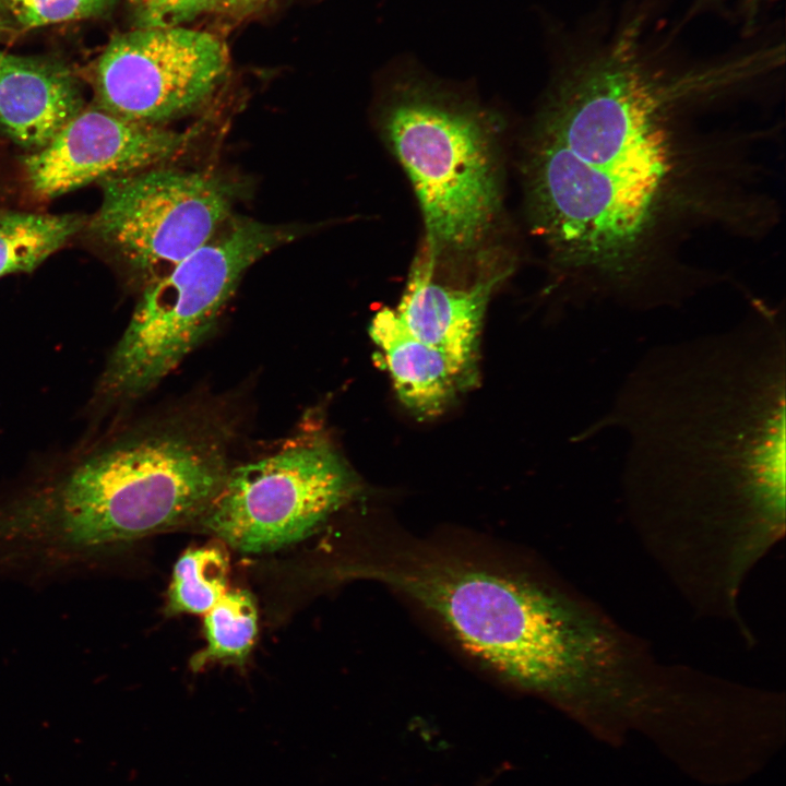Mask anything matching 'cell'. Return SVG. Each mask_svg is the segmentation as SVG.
I'll return each mask as SVG.
<instances>
[{
    "label": "cell",
    "instance_id": "obj_3",
    "mask_svg": "<svg viewBox=\"0 0 786 786\" xmlns=\"http://www.w3.org/2000/svg\"><path fill=\"white\" fill-rule=\"evenodd\" d=\"M347 569L408 598L478 664L583 725L620 706L642 672L638 638L544 579L420 545L377 549Z\"/></svg>",
    "mask_w": 786,
    "mask_h": 786
},
{
    "label": "cell",
    "instance_id": "obj_13",
    "mask_svg": "<svg viewBox=\"0 0 786 786\" xmlns=\"http://www.w3.org/2000/svg\"><path fill=\"white\" fill-rule=\"evenodd\" d=\"M84 107L68 68L0 50V128L15 144L43 147Z\"/></svg>",
    "mask_w": 786,
    "mask_h": 786
},
{
    "label": "cell",
    "instance_id": "obj_8",
    "mask_svg": "<svg viewBox=\"0 0 786 786\" xmlns=\"http://www.w3.org/2000/svg\"><path fill=\"white\" fill-rule=\"evenodd\" d=\"M100 187L90 231L143 286L212 239L233 218L240 193L226 175L168 164Z\"/></svg>",
    "mask_w": 786,
    "mask_h": 786
},
{
    "label": "cell",
    "instance_id": "obj_4",
    "mask_svg": "<svg viewBox=\"0 0 786 786\" xmlns=\"http://www.w3.org/2000/svg\"><path fill=\"white\" fill-rule=\"evenodd\" d=\"M217 420L180 415L80 456L11 502L25 541L91 551L196 522L231 467Z\"/></svg>",
    "mask_w": 786,
    "mask_h": 786
},
{
    "label": "cell",
    "instance_id": "obj_20",
    "mask_svg": "<svg viewBox=\"0 0 786 786\" xmlns=\"http://www.w3.org/2000/svg\"><path fill=\"white\" fill-rule=\"evenodd\" d=\"M9 26H11V24L4 12L2 0H0V33L5 31Z\"/></svg>",
    "mask_w": 786,
    "mask_h": 786
},
{
    "label": "cell",
    "instance_id": "obj_10",
    "mask_svg": "<svg viewBox=\"0 0 786 786\" xmlns=\"http://www.w3.org/2000/svg\"><path fill=\"white\" fill-rule=\"evenodd\" d=\"M199 129L174 130L127 120L96 105L84 107L43 147L24 158L34 194L52 199L93 182L167 165Z\"/></svg>",
    "mask_w": 786,
    "mask_h": 786
},
{
    "label": "cell",
    "instance_id": "obj_21",
    "mask_svg": "<svg viewBox=\"0 0 786 786\" xmlns=\"http://www.w3.org/2000/svg\"><path fill=\"white\" fill-rule=\"evenodd\" d=\"M478 786H486V785H484V784H480V785H478Z\"/></svg>",
    "mask_w": 786,
    "mask_h": 786
},
{
    "label": "cell",
    "instance_id": "obj_6",
    "mask_svg": "<svg viewBox=\"0 0 786 786\" xmlns=\"http://www.w3.org/2000/svg\"><path fill=\"white\" fill-rule=\"evenodd\" d=\"M298 234L296 227L233 217L206 243L144 285L97 395L123 402L155 388L210 333L247 270Z\"/></svg>",
    "mask_w": 786,
    "mask_h": 786
},
{
    "label": "cell",
    "instance_id": "obj_9",
    "mask_svg": "<svg viewBox=\"0 0 786 786\" xmlns=\"http://www.w3.org/2000/svg\"><path fill=\"white\" fill-rule=\"evenodd\" d=\"M229 71L227 45L213 33L135 27L115 35L98 57L94 105L127 120L166 126L206 104Z\"/></svg>",
    "mask_w": 786,
    "mask_h": 786
},
{
    "label": "cell",
    "instance_id": "obj_2",
    "mask_svg": "<svg viewBox=\"0 0 786 786\" xmlns=\"http://www.w3.org/2000/svg\"><path fill=\"white\" fill-rule=\"evenodd\" d=\"M748 300L725 331L648 348L574 438L622 432L628 516L701 592L738 593L785 532V310Z\"/></svg>",
    "mask_w": 786,
    "mask_h": 786
},
{
    "label": "cell",
    "instance_id": "obj_14",
    "mask_svg": "<svg viewBox=\"0 0 786 786\" xmlns=\"http://www.w3.org/2000/svg\"><path fill=\"white\" fill-rule=\"evenodd\" d=\"M84 226L78 214L0 213V278L34 271Z\"/></svg>",
    "mask_w": 786,
    "mask_h": 786
},
{
    "label": "cell",
    "instance_id": "obj_12",
    "mask_svg": "<svg viewBox=\"0 0 786 786\" xmlns=\"http://www.w3.org/2000/svg\"><path fill=\"white\" fill-rule=\"evenodd\" d=\"M369 335L400 401L420 419L440 415L476 383L478 368L418 338L395 309L379 310L369 324Z\"/></svg>",
    "mask_w": 786,
    "mask_h": 786
},
{
    "label": "cell",
    "instance_id": "obj_19",
    "mask_svg": "<svg viewBox=\"0 0 786 786\" xmlns=\"http://www.w3.org/2000/svg\"><path fill=\"white\" fill-rule=\"evenodd\" d=\"M278 0H219L215 14L231 21L245 20Z\"/></svg>",
    "mask_w": 786,
    "mask_h": 786
},
{
    "label": "cell",
    "instance_id": "obj_18",
    "mask_svg": "<svg viewBox=\"0 0 786 786\" xmlns=\"http://www.w3.org/2000/svg\"><path fill=\"white\" fill-rule=\"evenodd\" d=\"M219 0H132L136 27L184 26L215 13Z\"/></svg>",
    "mask_w": 786,
    "mask_h": 786
},
{
    "label": "cell",
    "instance_id": "obj_7",
    "mask_svg": "<svg viewBox=\"0 0 786 786\" xmlns=\"http://www.w3.org/2000/svg\"><path fill=\"white\" fill-rule=\"evenodd\" d=\"M358 489L331 440L306 434L269 455L231 466L195 523L239 551H272L313 533Z\"/></svg>",
    "mask_w": 786,
    "mask_h": 786
},
{
    "label": "cell",
    "instance_id": "obj_1",
    "mask_svg": "<svg viewBox=\"0 0 786 786\" xmlns=\"http://www.w3.org/2000/svg\"><path fill=\"white\" fill-rule=\"evenodd\" d=\"M750 78L730 52L687 60L643 17L565 56L528 136L533 234L574 306L680 308L713 286L687 259L710 236L777 218L771 117L729 112Z\"/></svg>",
    "mask_w": 786,
    "mask_h": 786
},
{
    "label": "cell",
    "instance_id": "obj_16",
    "mask_svg": "<svg viewBox=\"0 0 786 786\" xmlns=\"http://www.w3.org/2000/svg\"><path fill=\"white\" fill-rule=\"evenodd\" d=\"M228 570V558L218 547L187 550L174 568L167 611L206 614L226 594Z\"/></svg>",
    "mask_w": 786,
    "mask_h": 786
},
{
    "label": "cell",
    "instance_id": "obj_5",
    "mask_svg": "<svg viewBox=\"0 0 786 786\" xmlns=\"http://www.w3.org/2000/svg\"><path fill=\"white\" fill-rule=\"evenodd\" d=\"M377 123L417 195L428 252L437 260L480 253L502 203L500 129L491 112L407 68L384 81Z\"/></svg>",
    "mask_w": 786,
    "mask_h": 786
},
{
    "label": "cell",
    "instance_id": "obj_11",
    "mask_svg": "<svg viewBox=\"0 0 786 786\" xmlns=\"http://www.w3.org/2000/svg\"><path fill=\"white\" fill-rule=\"evenodd\" d=\"M511 267L488 265L472 279L444 278L425 249L413 262L395 311L418 338L477 368L483 320Z\"/></svg>",
    "mask_w": 786,
    "mask_h": 786
},
{
    "label": "cell",
    "instance_id": "obj_15",
    "mask_svg": "<svg viewBox=\"0 0 786 786\" xmlns=\"http://www.w3.org/2000/svg\"><path fill=\"white\" fill-rule=\"evenodd\" d=\"M258 631V612L252 596L241 590L227 591L204 614L205 647L194 656L192 666L221 660L242 664L249 655Z\"/></svg>",
    "mask_w": 786,
    "mask_h": 786
},
{
    "label": "cell",
    "instance_id": "obj_17",
    "mask_svg": "<svg viewBox=\"0 0 786 786\" xmlns=\"http://www.w3.org/2000/svg\"><path fill=\"white\" fill-rule=\"evenodd\" d=\"M115 0H2L11 26L24 29L97 16Z\"/></svg>",
    "mask_w": 786,
    "mask_h": 786
}]
</instances>
